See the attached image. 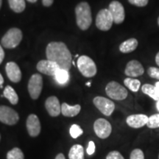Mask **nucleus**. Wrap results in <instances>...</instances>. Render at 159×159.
I'll use <instances>...</instances> for the list:
<instances>
[{
    "instance_id": "obj_1",
    "label": "nucleus",
    "mask_w": 159,
    "mask_h": 159,
    "mask_svg": "<svg viewBox=\"0 0 159 159\" xmlns=\"http://www.w3.org/2000/svg\"><path fill=\"white\" fill-rule=\"evenodd\" d=\"M46 55L47 60L56 63L60 69L67 71L70 69L72 57L64 43L56 41L49 43L46 49Z\"/></svg>"
},
{
    "instance_id": "obj_2",
    "label": "nucleus",
    "mask_w": 159,
    "mask_h": 159,
    "mask_svg": "<svg viewBox=\"0 0 159 159\" xmlns=\"http://www.w3.org/2000/svg\"><path fill=\"white\" fill-rule=\"evenodd\" d=\"M75 14L79 28L82 30H88L92 22L91 7L89 3L85 2L79 3L75 8Z\"/></svg>"
},
{
    "instance_id": "obj_3",
    "label": "nucleus",
    "mask_w": 159,
    "mask_h": 159,
    "mask_svg": "<svg viewBox=\"0 0 159 159\" xmlns=\"http://www.w3.org/2000/svg\"><path fill=\"white\" fill-rule=\"evenodd\" d=\"M22 37V32L21 30L13 27L10 29L4 35L1 41L2 45L7 49L16 48L21 41Z\"/></svg>"
},
{
    "instance_id": "obj_4",
    "label": "nucleus",
    "mask_w": 159,
    "mask_h": 159,
    "mask_svg": "<svg viewBox=\"0 0 159 159\" xmlns=\"http://www.w3.org/2000/svg\"><path fill=\"white\" fill-rule=\"evenodd\" d=\"M79 71L85 77H92L97 74V66L92 59L86 55H82L77 60Z\"/></svg>"
},
{
    "instance_id": "obj_5",
    "label": "nucleus",
    "mask_w": 159,
    "mask_h": 159,
    "mask_svg": "<svg viewBox=\"0 0 159 159\" xmlns=\"http://www.w3.org/2000/svg\"><path fill=\"white\" fill-rule=\"evenodd\" d=\"M105 93L111 99L114 100H123L128 97V90L116 81H111L105 87Z\"/></svg>"
},
{
    "instance_id": "obj_6",
    "label": "nucleus",
    "mask_w": 159,
    "mask_h": 159,
    "mask_svg": "<svg viewBox=\"0 0 159 159\" xmlns=\"http://www.w3.org/2000/svg\"><path fill=\"white\" fill-rule=\"evenodd\" d=\"M114 19L108 9H102L97 13L96 17V26L99 30L108 31L111 28Z\"/></svg>"
},
{
    "instance_id": "obj_7",
    "label": "nucleus",
    "mask_w": 159,
    "mask_h": 159,
    "mask_svg": "<svg viewBox=\"0 0 159 159\" xmlns=\"http://www.w3.org/2000/svg\"><path fill=\"white\" fill-rule=\"evenodd\" d=\"M29 94L33 99H37L41 95L43 89V78L41 75L34 74L31 76L28 83Z\"/></svg>"
},
{
    "instance_id": "obj_8",
    "label": "nucleus",
    "mask_w": 159,
    "mask_h": 159,
    "mask_svg": "<svg viewBox=\"0 0 159 159\" xmlns=\"http://www.w3.org/2000/svg\"><path fill=\"white\" fill-rule=\"evenodd\" d=\"M93 103L98 110L106 116H110L115 110V104L113 101L104 97H96Z\"/></svg>"
},
{
    "instance_id": "obj_9",
    "label": "nucleus",
    "mask_w": 159,
    "mask_h": 159,
    "mask_svg": "<svg viewBox=\"0 0 159 159\" xmlns=\"http://www.w3.org/2000/svg\"><path fill=\"white\" fill-rule=\"evenodd\" d=\"M19 116L13 108L0 105V122L7 125H14L19 122Z\"/></svg>"
},
{
    "instance_id": "obj_10",
    "label": "nucleus",
    "mask_w": 159,
    "mask_h": 159,
    "mask_svg": "<svg viewBox=\"0 0 159 159\" xmlns=\"http://www.w3.org/2000/svg\"><path fill=\"white\" fill-rule=\"evenodd\" d=\"M94 130L95 134L99 139H105L108 138L112 132V126L107 119H97L94 123Z\"/></svg>"
},
{
    "instance_id": "obj_11",
    "label": "nucleus",
    "mask_w": 159,
    "mask_h": 159,
    "mask_svg": "<svg viewBox=\"0 0 159 159\" xmlns=\"http://www.w3.org/2000/svg\"><path fill=\"white\" fill-rule=\"evenodd\" d=\"M108 10L111 13L113 19H114V23L119 25V24L122 23L124 21L125 17V9L123 5L119 2H111L109 5Z\"/></svg>"
},
{
    "instance_id": "obj_12",
    "label": "nucleus",
    "mask_w": 159,
    "mask_h": 159,
    "mask_svg": "<svg viewBox=\"0 0 159 159\" xmlns=\"http://www.w3.org/2000/svg\"><path fill=\"white\" fill-rule=\"evenodd\" d=\"M27 132L31 137H36L41 133V122L39 118L35 114H30L27 117L26 122Z\"/></svg>"
},
{
    "instance_id": "obj_13",
    "label": "nucleus",
    "mask_w": 159,
    "mask_h": 159,
    "mask_svg": "<svg viewBox=\"0 0 159 159\" xmlns=\"http://www.w3.org/2000/svg\"><path fill=\"white\" fill-rule=\"evenodd\" d=\"M36 68L38 71L42 74L54 77L60 69L56 63L49 60H42L37 63Z\"/></svg>"
},
{
    "instance_id": "obj_14",
    "label": "nucleus",
    "mask_w": 159,
    "mask_h": 159,
    "mask_svg": "<svg viewBox=\"0 0 159 159\" xmlns=\"http://www.w3.org/2000/svg\"><path fill=\"white\" fill-rule=\"evenodd\" d=\"M144 73V69L142 63L136 60H132L127 63L125 74L128 77H136Z\"/></svg>"
},
{
    "instance_id": "obj_15",
    "label": "nucleus",
    "mask_w": 159,
    "mask_h": 159,
    "mask_svg": "<svg viewBox=\"0 0 159 159\" xmlns=\"http://www.w3.org/2000/svg\"><path fill=\"white\" fill-rule=\"evenodd\" d=\"M45 108L49 116L52 117L58 116L61 114V105L55 96H51L46 99Z\"/></svg>"
},
{
    "instance_id": "obj_16",
    "label": "nucleus",
    "mask_w": 159,
    "mask_h": 159,
    "mask_svg": "<svg viewBox=\"0 0 159 159\" xmlns=\"http://www.w3.org/2000/svg\"><path fill=\"white\" fill-rule=\"evenodd\" d=\"M149 116L145 114H132L127 117L126 123L132 128H141L147 125Z\"/></svg>"
},
{
    "instance_id": "obj_17",
    "label": "nucleus",
    "mask_w": 159,
    "mask_h": 159,
    "mask_svg": "<svg viewBox=\"0 0 159 159\" xmlns=\"http://www.w3.org/2000/svg\"><path fill=\"white\" fill-rule=\"evenodd\" d=\"M5 71L7 76L13 83H19L21 80V71L15 62H9L6 64Z\"/></svg>"
},
{
    "instance_id": "obj_18",
    "label": "nucleus",
    "mask_w": 159,
    "mask_h": 159,
    "mask_svg": "<svg viewBox=\"0 0 159 159\" xmlns=\"http://www.w3.org/2000/svg\"><path fill=\"white\" fill-rule=\"evenodd\" d=\"M81 106L80 105H69L67 103L63 102L61 105V114L66 117H74L76 116L80 112Z\"/></svg>"
},
{
    "instance_id": "obj_19",
    "label": "nucleus",
    "mask_w": 159,
    "mask_h": 159,
    "mask_svg": "<svg viewBox=\"0 0 159 159\" xmlns=\"http://www.w3.org/2000/svg\"><path fill=\"white\" fill-rule=\"evenodd\" d=\"M138 41L136 39H130L125 41L119 46V50L122 53H130L134 52L138 47Z\"/></svg>"
},
{
    "instance_id": "obj_20",
    "label": "nucleus",
    "mask_w": 159,
    "mask_h": 159,
    "mask_svg": "<svg viewBox=\"0 0 159 159\" xmlns=\"http://www.w3.org/2000/svg\"><path fill=\"white\" fill-rule=\"evenodd\" d=\"M68 156L69 159H85L84 148L82 145H73L69 150Z\"/></svg>"
},
{
    "instance_id": "obj_21",
    "label": "nucleus",
    "mask_w": 159,
    "mask_h": 159,
    "mask_svg": "<svg viewBox=\"0 0 159 159\" xmlns=\"http://www.w3.org/2000/svg\"><path fill=\"white\" fill-rule=\"evenodd\" d=\"M3 97L8 99L12 105H16L19 102V96L11 85H7L4 89Z\"/></svg>"
},
{
    "instance_id": "obj_22",
    "label": "nucleus",
    "mask_w": 159,
    "mask_h": 159,
    "mask_svg": "<svg viewBox=\"0 0 159 159\" xmlns=\"http://www.w3.org/2000/svg\"><path fill=\"white\" fill-rule=\"evenodd\" d=\"M54 77L57 83L61 85H66L69 83V78H70L69 71L62 69H59Z\"/></svg>"
},
{
    "instance_id": "obj_23",
    "label": "nucleus",
    "mask_w": 159,
    "mask_h": 159,
    "mask_svg": "<svg viewBox=\"0 0 159 159\" xmlns=\"http://www.w3.org/2000/svg\"><path fill=\"white\" fill-rule=\"evenodd\" d=\"M124 84L127 88H128L133 92H137L140 89L141 82L139 80L134 77H127L125 79Z\"/></svg>"
},
{
    "instance_id": "obj_24",
    "label": "nucleus",
    "mask_w": 159,
    "mask_h": 159,
    "mask_svg": "<svg viewBox=\"0 0 159 159\" xmlns=\"http://www.w3.org/2000/svg\"><path fill=\"white\" fill-rule=\"evenodd\" d=\"M11 10L16 13H21L25 11L26 4L25 0H8Z\"/></svg>"
},
{
    "instance_id": "obj_25",
    "label": "nucleus",
    "mask_w": 159,
    "mask_h": 159,
    "mask_svg": "<svg viewBox=\"0 0 159 159\" xmlns=\"http://www.w3.org/2000/svg\"><path fill=\"white\" fill-rule=\"evenodd\" d=\"M142 91L144 94L148 95L149 97L153 99L154 100H159V98L156 96V92H155V85H152L151 84L143 85L142 87Z\"/></svg>"
},
{
    "instance_id": "obj_26",
    "label": "nucleus",
    "mask_w": 159,
    "mask_h": 159,
    "mask_svg": "<svg viewBox=\"0 0 159 159\" xmlns=\"http://www.w3.org/2000/svg\"><path fill=\"white\" fill-rule=\"evenodd\" d=\"M7 159H25V156L21 149L13 148L7 153Z\"/></svg>"
},
{
    "instance_id": "obj_27",
    "label": "nucleus",
    "mask_w": 159,
    "mask_h": 159,
    "mask_svg": "<svg viewBox=\"0 0 159 159\" xmlns=\"http://www.w3.org/2000/svg\"><path fill=\"white\" fill-rule=\"evenodd\" d=\"M147 126L149 128L155 129L159 128V114H156L151 115L149 116Z\"/></svg>"
},
{
    "instance_id": "obj_28",
    "label": "nucleus",
    "mask_w": 159,
    "mask_h": 159,
    "mask_svg": "<svg viewBox=\"0 0 159 159\" xmlns=\"http://www.w3.org/2000/svg\"><path fill=\"white\" fill-rule=\"evenodd\" d=\"M69 134L73 139H77L83 134V130L78 125L74 124L71 125L70 129H69Z\"/></svg>"
},
{
    "instance_id": "obj_29",
    "label": "nucleus",
    "mask_w": 159,
    "mask_h": 159,
    "mask_svg": "<svg viewBox=\"0 0 159 159\" xmlns=\"http://www.w3.org/2000/svg\"><path fill=\"white\" fill-rule=\"evenodd\" d=\"M130 159H144V153L141 149H134L131 152Z\"/></svg>"
},
{
    "instance_id": "obj_30",
    "label": "nucleus",
    "mask_w": 159,
    "mask_h": 159,
    "mask_svg": "<svg viewBox=\"0 0 159 159\" xmlns=\"http://www.w3.org/2000/svg\"><path fill=\"white\" fill-rule=\"evenodd\" d=\"M148 74L152 78L157 79L159 80V69L156 67L151 66L148 69Z\"/></svg>"
},
{
    "instance_id": "obj_31",
    "label": "nucleus",
    "mask_w": 159,
    "mask_h": 159,
    "mask_svg": "<svg viewBox=\"0 0 159 159\" xmlns=\"http://www.w3.org/2000/svg\"><path fill=\"white\" fill-rule=\"evenodd\" d=\"M106 159H125L124 157L118 151H111L107 155Z\"/></svg>"
},
{
    "instance_id": "obj_32",
    "label": "nucleus",
    "mask_w": 159,
    "mask_h": 159,
    "mask_svg": "<svg viewBox=\"0 0 159 159\" xmlns=\"http://www.w3.org/2000/svg\"><path fill=\"white\" fill-rule=\"evenodd\" d=\"M131 5L137 7H144L148 4L149 0H128Z\"/></svg>"
},
{
    "instance_id": "obj_33",
    "label": "nucleus",
    "mask_w": 159,
    "mask_h": 159,
    "mask_svg": "<svg viewBox=\"0 0 159 159\" xmlns=\"http://www.w3.org/2000/svg\"><path fill=\"white\" fill-rule=\"evenodd\" d=\"M95 150H96V146H95L94 142H93V141H90V142H89L88 148H87L86 150L87 153H88L89 156H91V155L94 153Z\"/></svg>"
},
{
    "instance_id": "obj_34",
    "label": "nucleus",
    "mask_w": 159,
    "mask_h": 159,
    "mask_svg": "<svg viewBox=\"0 0 159 159\" xmlns=\"http://www.w3.org/2000/svg\"><path fill=\"white\" fill-rule=\"evenodd\" d=\"M54 0H42V3L45 7H49L52 5Z\"/></svg>"
},
{
    "instance_id": "obj_35",
    "label": "nucleus",
    "mask_w": 159,
    "mask_h": 159,
    "mask_svg": "<svg viewBox=\"0 0 159 159\" xmlns=\"http://www.w3.org/2000/svg\"><path fill=\"white\" fill-rule=\"evenodd\" d=\"M4 57H5V52H4L1 45H0V64H1L2 62L3 61Z\"/></svg>"
},
{
    "instance_id": "obj_36",
    "label": "nucleus",
    "mask_w": 159,
    "mask_h": 159,
    "mask_svg": "<svg viewBox=\"0 0 159 159\" xmlns=\"http://www.w3.org/2000/svg\"><path fill=\"white\" fill-rule=\"evenodd\" d=\"M155 92H156V96L159 98V81L156 82L155 84Z\"/></svg>"
},
{
    "instance_id": "obj_37",
    "label": "nucleus",
    "mask_w": 159,
    "mask_h": 159,
    "mask_svg": "<svg viewBox=\"0 0 159 159\" xmlns=\"http://www.w3.org/2000/svg\"><path fill=\"white\" fill-rule=\"evenodd\" d=\"M55 159H66V158H65L64 155H63V153H59L57 155Z\"/></svg>"
},
{
    "instance_id": "obj_38",
    "label": "nucleus",
    "mask_w": 159,
    "mask_h": 159,
    "mask_svg": "<svg viewBox=\"0 0 159 159\" xmlns=\"http://www.w3.org/2000/svg\"><path fill=\"white\" fill-rule=\"evenodd\" d=\"M156 64L159 66V52L157 53V55L156 56Z\"/></svg>"
},
{
    "instance_id": "obj_39",
    "label": "nucleus",
    "mask_w": 159,
    "mask_h": 159,
    "mask_svg": "<svg viewBox=\"0 0 159 159\" xmlns=\"http://www.w3.org/2000/svg\"><path fill=\"white\" fill-rule=\"evenodd\" d=\"M3 83H4V78L2 75L1 73H0V85H2Z\"/></svg>"
},
{
    "instance_id": "obj_40",
    "label": "nucleus",
    "mask_w": 159,
    "mask_h": 159,
    "mask_svg": "<svg viewBox=\"0 0 159 159\" xmlns=\"http://www.w3.org/2000/svg\"><path fill=\"white\" fill-rule=\"evenodd\" d=\"M156 108L158 109V111H159V100L157 101V103H156Z\"/></svg>"
},
{
    "instance_id": "obj_41",
    "label": "nucleus",
    "mask_w": 159,
    "mask_h": 159,
    "mask_svg": "<svg viewBox=\"0 0 159 159\" xmlns=\"http://www.w3.org/2000/svg\"><path fill=\"white\" fill-rule=\"evenodd\" d=\"M27 1L30 2H31V3H35V2H37V0H27Z\"/></svg>"
},
{
    "instance_id": "obj_42",
    "label": "nucleus",
    "mask_w": 159,
    "mask_h": 159,
    "mask_svg": "<svg viewBox=\"0 0 159 159\" xmlns=\"http://www.w3.org/2000/svg\"><path fill=\"white\" fill-rule=\"evenodd\" d=\"M86 85H88V86H91V82L89 81V82L86 83Z\"/></svg>"
},
{
    "instance_id": "obj_43",
    "label": "nucleus",
    "mask_w": 159,
    "mask_h": 159,
    "mask_svg": "<svg viewBox=\"0 0 159 159\" xmlns=\"http://www.w3.org/2000/svg\"><path fill=\"white\" fill-rule=\"evenodd\" d=\"M2 0H0V8L2 7Z\"/></svg>"
},
{
    "instance_id": "obj_44",
    "label": "nucleus",
    "mask_w": 159,
    "mask_h": 159,
    "mask_svg": "<svg viewBox=\"0 0 159 159\" xmlns=\"http://www.w3.org/2000/svg\"><path fill=\"white\" fill-rule=\"evenodd\" d=\"M158 25L159 26V17H158Z\"/></svg>"
},
{
    "instance_id": "obj_45",
    "label": "nucleus",
    "mask_w": 159,
    "mask_h": 159,
    "mask_svg": "<svg viewBox=\"0 0 159 159\" xmlns=\"http://www.w3.org/2000/svg\"><path fill=\"white\" fill-rule=\"evenodd\" d=\"M0 139H1V135H0Z\"/></svg>"
},
{
    "instance_id": "obj_46",
    "label": "nucleus",
    "mask_w": 159,
    "mask_h": 159,
    "mask_svg": "<svg viewBox=\"0 0 159 159\" xmlns=\"http://www.w3.org/2000/svg\"><path fill=\"white\" fill-rule=\"evenodd\" d=\"M158 159H159V155H158Z\"/></svg>"
}]
</instances>
